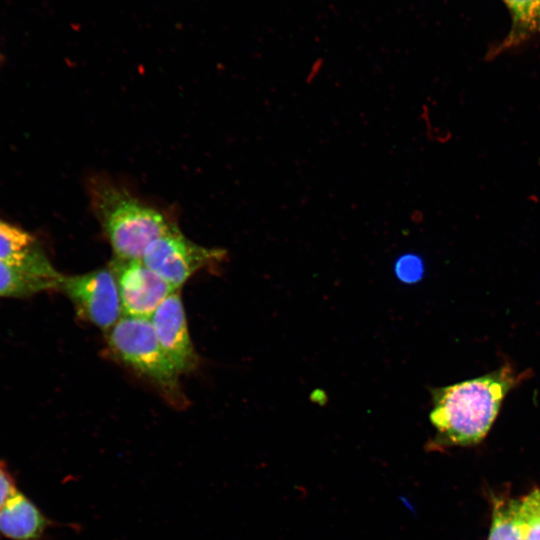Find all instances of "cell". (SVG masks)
I'll return each instance as SVG.
<instances>
[{
  "mask_svg": "<svg viewBox=\"0 0 540 540\" xmlns=\"http://www.w3.org/2000/svg\"><path fill=\"white\" fill-rule=\"evenodd\" d=\"M87 187L93 215L114 258L141 260L155 239L177 225L166 212L107 177L92 176Z\"/></svg>",
  "mask_w": 540,
  "mask_h": 540,
  "instance_id": "2",
  "label": "cell"
},
{
  "mask_svg": "<svg viewBox=\"0 0 540 540\" xmlns=\"http://www.w3.org/2000/svg\"><path fill=\"white\" fill-rule=\"evenodd\" d=\"M59 289L73 302L79 315L102 330L108 331L123 316L117 280L110 266L63 276Z\"/></svg>",
  "mask_w": 540,
  "mask_h": 540,
  "instance_id": "5",
  "label": "cell"
},
{
  "mask_svg": "<svg viewBox=\"0 0 540 540\" xmlns=\"http://www.w3.org/2000/svg\"><path fill=\"white\" fill-rule=\"evenodd\" d=\"M520 514L524 540H540V489L521 499Z\"/></svg>",
  "mask_w": 540,
  "mask_h": 540,
  "instance_id": "12",
  "label": "cell"
},
{
  "mask_svg": "<svg viewBox=\"0 0 540 540\" xmlns=\"http://www.w3.org/2000/svg\"><path fill=\"white\" fill-rule=\"evenodd\" d=\"M110 267L117 280L125 316L150 318L169 295L178 291L142 260L114 258Z\"/></svg>",
  "mask_w": 540,
  "mask_h": 540,
  "instance_id": "6",
  "label": "cell"
},
{
  "mask_svg": "<svg viewBox=\"0 0 540 540\" xmlns=\"http://www.w3.org/2000/svg\"><path fill=\"white\" fill-rule=\"evenodd\" d=\"M225 254L222 249L191 241L175 225L148 246L141 260L178 290L197 271L220 262Z\"/></svg>",
  "mask_w": 540,
  "mask_h": 540,
  "instance_id": "4",
  "label": "cell"
},
{
  "mask_svg": "<svg viewBox=\"0 0 540 540\" xmlns=\"http://www.w3.org/2000/svg\"><path fill=\"white\" fill-rule=\"evenodd\" d=\"M18 491L16 480L4 461H0V510Z\"/></svg>",
  "mask_w": 540,
  "mask_h": 540,
  "instance_id": "15",
  "label": "cell"
},
{
  "mask_svg": "<svg viewBox=\"0 0 540 540\" xmlns=\"http://www.w3.org/2000/svg\"><path fill=\"white\" fill-rule=\"evenodd\" d=\"M57 526L19 490L0 510V535L8 540H46L49 529Z\"/></svg>",
  "mask_w": 540,
  "mask_h": 540,
  "instance_id": "9",
  "label": "cell"
},
{
  "mask_svg": "<svg viewBox=\"0 0 540 540\" xmlns=\"http://www.w3.org/2000/svg\"><path fill=\"white\" fill-rule=\"evenodd\" d=\"M149 319L161 347L178 372L183 374L194 370L198 356L190 337L179 292L169 295Z\"/></svg>",
  "mask_w": 540,
  "mask_h": 540,
  "instance_id": "7",
  "label": "cell"
},
{
  "mask_svg": "<svg viewBox=\"0 0 540 540\" xmlns=\"http://www.w3.org/2000/svg\"><path fill=\"white\" fill-rule=\"evenodd\" d=\"M107 332L109 349L117 359L151 382L171 404L186 405L181 374L161 347L149 318L123 315Z\"/></svg>",
  "mask_w": 540,
  "mask_h": 540,
  "instance_id": "3",
  "label": "cell"
},
{
  "mask_svg": "<svg viewBox=\"0 0 540 540\" xmlns=\"http://www.w3.org/2000/svg\"><path fill=\"white\" fill-rule=\"evenodd\" d=\"M396 274L404 282H415L419 280L423 272V266L417 257L404 256L396 263Z\"/></svg>",
  "mask_w": 540,
  "mask_h": 540,
  "instance_id": "14",
  "label": "cell"
},
{
  "mask_svg": "<svg viewBox=\"0 0 540 540\" xmlns=\"http://www.w3.org/2000/svg\"><path fill=\"white\" fill-rule=\"evenodd\" d=\"M519 378L505 365L487 374L435 389L430 421L436 443L469 446L482 441Z\"/></svg>",
  "mask_w": 540,
  "mask_h": 540,
  "instance_id": "1",
  "label": "cell"
},
{
  "mask_svg": "<svg viewBox=\"0 0 540 540\" xmlns=\"http://www.w3.org/2000/svg\"><path fill=\"white\" fill-rule=\"evenodd\" d=\"M60 283L0 260V297H22L59 289Z\"/></svg>",
  "mask_w": 540,
  "mask_h": 540,
  "instance_id": "10",
  "label": "cell"
},
{
  "mask_svg": "<svg viewBox=\"0 0 540 540\" xmlns=\"http://www.w3.org/2000/svg\"><path fill=\"white\" fill-rule=\"evenodd\" d=\"M520 507L521 499L498 498L493 501L488 540H524Z\"/></svg>",
  "mask_w": 540,
  "mask_h": 540,
  "instance_id": "11",
  "label": "cell"
},
{
  "mask_svg": "<svg viewBox=\"0 0 540 540\" xmlns=\"http://www.w3.org/2000/svg\"><path fill=\"white\" fill-rule=\"evenodd\" d=\"M0 260L58 283L63 278L34 236L1 219Z\"/></svg>",
  "mask_w": 540,
  "mask_h": 540,
  "instance_id": "8",
  "label": "cell"
},
{
  "mask_svg": "<svg viewBox=\"0 0 540 540\" xmlns=\"http://www.w3.org/2000/svg\"><path fill=\"white\" fill-rule=\"evenodd\" d=\"M504 2L523 30L540 33V0H504Z\"/></svg>",
  "mask_w": 540,
  "mask_h": 540,
  "instance_id": "13",
  "label": "cell"
}]
</instances>
